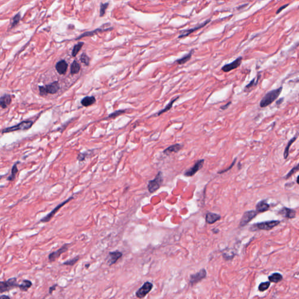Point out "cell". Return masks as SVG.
Masks as SVG:
<instances>
[{
	"mask_svg": "<svg viewBox=\"0 0 299 299\" xmlns=\"http://www.w3.org/2000/svg\"><path fill=\"white\" fill-rule=\"evenodd\" d=\"M280 221L279 220H269L254 224L250 228V231H255L257 230H270L278 225Z\"/></svg>",
	"mask_w": 299,
	"mask_h": 299,
	"instance_id": "2",
	"label": "cell"
},
{
	"mask_svg": "<svg viewBox=\"0 0 299 299\" xmlns=\"http://www.w3.org/2000/svg\"><path fill=\"white\" fill-rule=\"evenodd\" d=\"M11 102V96L9 94H5L0 97V107L2 109H5L10 105Z\"/></svg>",
	"mask_w": 299,
	"mask_h": 299,
	"instance_id": "23",
	"label": "cell"
},
{
	"mask_svg": "<svg viewBox=\"0 0 299 299\" xmlns=\"http://www.w3.org/2000/svg\"><path fill=\"white\" fill-rule=\"evenodd\" d=\"M57 286V284H56V285H54L52 286L51 287H50V288H49V294H50V295H51V294H52V293H53V292L56 290V288Z\"/></svg>",
	"mask_w": 299,
	"mask_h": 299,
	"instance_id": "44",
	"label": "cell"
},
{
	"mask_svg": "<svg viewBox=\"0 0 299 299\" xmlns=\"http://www.w3.org/2000/svg\"><path fill=\"white\" fill-rule=\"evenodd\" d=\"M33 124H34V122L31 121H23L15 126L4 128L2 130V133H7L15 131H18V130H28L32 126Z\"/></svg>",
	"mask_w": 299,
	"mask_h": 299,
	"instance_id": "5",
	"label": "cell"
},
{
	"mask_svg": "<svg viewBox=\"0 0 299 299\" xmlns=\"http://www.w3.org/2000/svg\"><path fill=\"white\" fill-rule=\"evenodd\" d=\"M242 61H243V57H239L237 59H236L234 61H233V62L223 66L221 67V70L224 73H228V72H230L233 70H235L240 66V65L242 63Z\"/></svg>",
	"mask_w": 299,
	"mask_h": 299,
	"instance_id": "11",
	"label": "cell"
},
{
	"mask_svg": "<svg viewBox=\"0 0 299 299\" xmlns=\"http://www.w3.org/2000/svg\"><path fill=\"white\" fill-rule=\"evenodd\" d=\"M80 69H81V67H80V64L77 61L74 60L71 65L70 70H71V74L74 75V74L78 73L80 70Z\"/></svg>",
	"mask_w": 299,
	"mask_h": 299,
	"instance_id": "30",
	"label": "cell"
},
{
	"mask_svg": "<svg viewBox=\"0 0 299 299\" xmlns=\"http://www.w3.org/2000/svg\"><path fill=\"white\" fill-rule=\"evenodd\" d=\"M74 199V197L73 196H71L69 198H68L67 199H66V201H64L63 202L61 203L60 204L58 205L53 211H51V212L50 213L48 214L47 216H46L45 217H44L43 218H42L40 221L41 222H42V223H47V222H49V221H50V220L54 217V216L56 214V213L63 207L66 204H67L68 202H69L70 201H71L72 199Z\"/></svg>",
	"mask_w": 299,
	"mask_h": 299,
	"instance_id": "8",
	"label": "cell"
},
{
	"mask_svg": "<svg viewBox=\"0 0 299 299\" xmlns=\"http://www.w3.org/2000/svg\"><path fill=\"white\" fill-rule=\"evenodd\" d=\"M299 176H298V177H297V179H296V183H297L298 184H299Z\"/></svg>",
	"mask_w": 299,
	"mask_h": 299,
	"instance_id": "49",
	"label": "cell"
},
{
	"mask_svg": "<svg viewBox=\"0 0 299 299\" xmlns=\"http://www.w3.org/2000/svg\"><path fill=\"white\" fill-rule=\"evenodd\" d=\"M207 276V271L205 269L203 268L201 269L198 272L192 274L189 277V283L191 286H194L195 285L201 281H202L203 279H205Z\"/></svg>",
	"mask_w": 299,
	"mask_h": 299,
	"instance_id": "6",
	"label": "cell"
},
{
	"mask_svg": "<svg viewBox=\"0 0 299 299\" xmlns=\"http://www.w3.org/2000/svg\"><path fill=\"white\" fill-rule=\"evenodd\" d=\"M32 286V283L29 280H24L21 284L19 285V288L22 292H27Z\"/></svg>",
	"mask_w": 299,
	"mask_h": 299,
	"instance_id": "28",
	"label": "cell"
},
{
	"mask_svg": "<svg viewBox=\"0 0 299 299\" xmlns=\"http://www.w3.org/2000/svg\"><path fill=\"white\" fill-rule=\"evenodd\" d=\"M83 45H84L83 42H80L74 46L73 51H72V56L73 57H76L77 56V54L78 53V52L80 51V50H81V49L82 48Z\"/></svg>",
	"mask_w": 299,
	"mask_h": 299,
	"instance_id": "34",
	"label": "cell"
},
{
	"mask_svg": "<svg viewBox=\"0 0 299 299\" xmlns=\"http://www.w3.org/2000/svg\"><path fill=\"white\" fill-rule=\"evenodd\" d=\"M283 276L282 274L278 272H275L271 274L268 277V279L270 282L272 283H278L283 280Z\"/></svg>",
	"mask_w": 299,
	"mask_h": 299,
	"instance_id": "24",
	"label": "cell"
},
{
	"mask_svg": "<svg viewBox=\"0 0 299 299\" xmlns=\"http://www.w3.org/2000/svg\"><path fill=\"white\" fill-rule=\"evenodd\" d=\"M297 138H298V134L296 136H294L292 139H290L286 147L285 148L284 152H283V158H284L285 160H286L288 158L289 154V149H290V147L293 144V143L297 140Z\"/></svg>",
	"mask_w": 299,
	"mask_h": 299,
	"instance_id": "25",
	"label": "cell"
},
{
	"mask_svg": "<svg viewBox=\"0 0 299 299\" xmlns=\"http://www.w3.org/2000/svg\"><path fill=\"white\" fill-rule=\"evenodd\" d=\"M47 94H54L58 92L60 89V84L58 81H54L50 84L44 86Z\"/></svg>",
	"mask_w": 299,
	"mask_h": 299,
	"instance_id": "21",
	"label": "cell"
},
{
	"mask_svg": "<svg viewBox=\"0 0 299 299\" xmlns=\"http://www.w3.org/2000/svg\"><path fill=\"white\" fill-rule=\"evenodd\" d=\"M283 101H284V98H281L280 99H279L278 101H276V105H280L283 102Z\"/></svg>",
	"mask_w": 299,
	"mask_h": 299,
	"instance_id": "46",
	"label": "cell"
},
{
	"mask_svg": "<svg viewBox=\"0 0 299 299\" xmlns=\"http://www.w3.org/2000/svg\"><path fill=\"white\" fill-rule=\"evenodd\" d=\"M2 298H8V299H9L10 298L9 296H5V295L1 296H0V299H2Z\"/></svg>",
	"mask_w": 299,
	"mask_h": 299,
	"instance_id": "48",
	"label": "cell"
},
{
	"mask_svg": "<svg viewBox=\"0 0 299 299\" xmlns=\"http://www.w3.org/2000/svg\"><path fill=\"white\" fill-rule=\"evenodd\" d=\"M270 209V205L268 203L266 200L259 201L256 205V211L258 213H263L268 211Z\"/></svg>",
	"mask_w": 299,
	"mask_h": 299,
	"instance_id": "17",
	"label": "cell"
},
{
	"mask_svg": "<svg viewBox=\"0 0 299 299\" xmlns=\"http://www.w3.org/2000/svg\"><path fill=\"white\" fill-rule=\"evenodd\" d=\"M221 217L220 214L212 212L208 213L206 214L205 217L206 222L209 224H213L216 222L219 221L221 219Z\"/></svg>",
	"mask_w": 299,
	"mask_h": 299,
	"instance_id": "20",
	"label": "cell"
},
{
	"mask_svg": "<svg viewBox=\"0 0 299 299\" xmlns=\"http://www.w3.org/2000/svg\"><path fill=\"white\" fill-rule=\"evenodd\" d=\"M19 287L16 278H12L5 282L0 281V294L8 292L14 288Z\"/></svg>",
	"mask_w": 299,
	"mask_h": 299,
	"instance_id": "4",
	"label": "cell"
},
{
	"mask_svg": "<svg viewBox=\"0 0 299 299\" xmlns=\"http://www.w3.org/2000/svg\"><path fill=\"white\" fill-rule=\"evenodd\" d=\"M270 282L269 281L262 282L259 284V285L258 286V290L261 292H265L269 289V288L270 287Z\"/></svg>",
	"mask_w": 299,
	"mask_h": 299,
	"instance_id": "33",
	"label": "cell"
},
{
	"mask_svg": "<svg viewBox=\"0 0 299 299\" xmlns=\"http://www.w3.org/2000/svg\"><path fill=\"white\" fill-rule=\"evenodd\" d=\"M1 178H2V176H1V175H0V179H1Z\"/></svg>",
	"mask_w": 299,
	"mask_h": 299,
	"instance_id": "51",
	"label": "cell"
},
{
	"mask_svg": "<svg viewBox=\"0 0 299 299\" xmlns=\"http://www.w3.org/2000/svg\"><path fill=\"white\" fill-rule=\"evenodd\" d=\"M237 158H235L234 160V161H233V163H231V164L230 166V167H228L227 169H225V170H222V171H218V173H219V174H221V173H224V172H227V171L230 170H231V168L234 167V166L235 164L236 161H237Z\"/></svg>",
	"mask_w": 299,
	"mask_h": 299,
	"instance_id": "40",
	"label": "cell"
},
{
	"mask_svg": "<svg viewBox=\"0 0 299 299\" xmlns=\"http://www.w3.org/2000/svg\"><path fill=\"white\" fill-rule=\"evenodd\" d=\"M163 182V176L162 172L160 171L153 180L148 181L147 189L150 193H153L160 189Z\"/></svg>",
	"mask_w": 299,
	"mask_h": 299,
	"instance_id": "3",
	"label": "cell"
},
{
	"mask_svg": "<svg viewBox=\"0 0 299 299\" xmlns=\"http://www.w3.org/2000/svg\"><path fill=\"white\" fill-rule=\"evenodd\" d=\"M258 212L256 211H247L244 213L243 214L242 218H241L240 224H239V228H241L243 227L246 226L250 221H252L253 219H254L256 216H257Z\"/></svg>",
	"mask_w": 299,
	"mask_h": 299,
	"instance_id": "7",
	"label": "cell"
},
{
	"mask_svg": "<svg viewBox=\"0 0 299 299\" xmlns=\"http://www.w3.org/2000/svg\"><path fill=\"white\" fill-rule=\"evenodd\" d=\"M68 68V64L65 60H60L57 63L56 65V69L59 74H64Z\"/></svg>",
	"mask_w": 299,
	"mask_h": 299,
	"instance_id": "19",
	"label": "cell"
},
{
	"mask_svg": "<svg viewBox=\"0 0 299 299\" xmlns=\"http://www.w3.org/2000/svg\"><path fill=\"white\" fill-rule=\"evenodd\" d=\"M211 21V19H209L208 20H206V21H205L203 23L201 24V25H198V26L196 27H195L193 28H192L191 29H189V30H186V31H183L182 33L181 34V35L179 36V38H184V37H186L188 35H189L190 34H191L192 33H193V32L199 29L200 28H203L205 26H206L209 23V22Z\"/></svg>",
	"mask_w": 299,
	"mask_h": 299,
	"instance_id": "16",
	"label": "cell"
},
{
	"mask_svg": "<svg viewBox=\"0 0 299 299\" xmlns=\"http://www.w3.org/2000/svg\"><path fill=\"white\" fill-rule=\"evenodd\" d=\"M89 265H90V264H88V265H86V268H89Z\"/></svg>",
	"mask_w": 299,
	"mask_h": 299,
	"instance_id": "50",
	"label": "cell"
},
{
	"mask_svg": "<svg viewBox=\"0 0 299 299\" xmlns=\"http://www.w3.org/2000/svg\"><path fill=\"white\" fill-rule=\"evenodd\" d=\"M109 5L108 3H102L100 6V16H103L105 15V11Z\"/></svg>",
	"mask_w": 299,
	"mask_h": 299,
	"instance_id": "38",
	"label": "cell"
},
{
	"mask_svg": "<svg viewBox=\"0 0 299 299\" xmlns=\"http://www.w3.org/2000/svg\"><path fill=\"white\" fill-rule=\"evenodd\" d=\"M212 231L213 232L214 234H217L218 232H219V230L217 229V228H213L212 230Z\"/></svg>",
	"mask_w": 299,
	"mask_h": 299,
	"instance_id": "47",
	"label": "cell"
},
{
	"mask_svg": "<svg viewBox=\"0 0 299 299\" xmlns=\"http://www.w3.org/2000/svg\"><path fill=\"white\" fill-rule=\"evenodd\" d=\"M109 25V24H105L104 25H103L101 28H99V29H97L96 30H95V31H91V32H85L84 34H83V35H81V36H80L77 39H81L82 38H84V37H86V36H93L95 34H97L96 32H104V31H110V30H112V28H110V27H107Z\"/></svg>",
	"mask_w": 299,
	"mask_h": 299,
	"instance_id": "15",
	"label": "cell"
},
{
	"mask_svg": "<svg viewBox=\"0 0 299 299\" xmlns=\"http://www.w3.org/2000/svg\"><path fill=\"white\" fill-rule=\"evenodd\" d=\"M179 96H178V97H176V98H175L173 99L171 101V102H170V103H168V105L166 106V108H164L163 109H162L161 111H160V112L157 113V115H158V116H160V115H162L163 113H166V112H168L169 110H170L171 108H172V106H173V104L175 102V101H176L177 99H179Z\"/></svg>",
	"mask_w": 299,
	"mask_h": 299,
	"instance_id": "32",
	"label": "cell"
},
{
	"mask_svg": "<svg viewBox=\"0 0 299 299\" xmlns=\"http://www.w3.org/2000/svg\"><path fill=\"white\" fill-rule=\"evenodd\" d=\"M193 50H191L188 54H186L185 56H184L183 57H181V59L176 60V62L179 64V65H181V64H185L186 62H188V61H189L192 57V56L193 53Z\"/></svg>",
	"mask_w": 299,
	"mask_h": 299,
	"instance_id": "29",
	"label": "cell"
},
{
	"mask_svg": "<svg viewBox=\"0 0 299 299\" xmlns=\"http://www.w3.org/2000/svg\"><path fill=\"white\" fill-rule=\"evenodd\" d=\"M279 214L286 218L292 219L296 217V211L292 209L283 207L279 211Z\"/></svg>",
	"mask_w": 299,
	"mask_h": 299,
	"instance_id": "14",
	"label": "cell"
},
{
	"mask_svg": "<svg viewBox=\"0 0 299 299\" xmlns=\"http://www.w3.org/2000/svg\"><path fill=\"white\" fill-rule=\"evenodd\" d=\"M21 19V15L19 14H18L16 15L15 16V17L13 19V22L12 23V26H15L16 25L18 24Z\"/></svg>",
	"mask_w": 299,
	"mask_h": 299,
	"instance_id": "41",
	"label": "cell"
},
{
	"mask_svg": "<svg viewBox=\"0 0 299 299\" xmlns=\"http://www.w3.org/2000/svg\"><path fill=\"white\" fill-rule=\"evenodd\" d=\"M123 256V254L119 251H115L113 252H110L108 256V265L109 266H112V265L116 263V262L121 258V257Z\"/></svg>",
	"mask_w": 299,
	"mask_h": 299,
	"instance_id": "13",
	"label": "cell"
},
{
	"mask_svg": "<svg viewBox=\"0 0 299 299\" xmlns=\"http://www.w3.org/2000/svg\"><path fill=\"white\" fill-rule=\"evenodd\" d=\"M39 91H40V95L41 96H44V95H47L44 86H39Z\"/></svg>",
	"mask_w": 299,
	"mask_h": 299,
	"instance_id": "42",
	"label": "cell"
},
{
	"mask_svg": "<svg viewBox=\"0 0 299 299\" xmlns=\"http://www.w3.org/2000/svg\"><path fill=\"white\" fill-rule=\"evenodd\" d=\"M19 163V162H17L16 163H15L12 168V170H11V174L10 176H9L8 178H7V180L9 181H14L15 179V177H16V175L18 172V169L17 168V164Z\"/></svg>",
	"mask_w": 299,
	"mask_h": 299,
	"instance_id": "31",
	"label": "cell"
},
{
	"mask_svg": "<svg viewBox=\"0 0 299 299\" xmlns=\"http://www.w3.org/2000/svg\"><path fill=\"white\" fill-rule=\"evenodd\" d=\"M79 259H80V256H76L75 258H74L73 259H71L70 260H68L64 262L63 264L64 265H67V266H73L74 264H76L78 261Z\"/></svg>",
	"mask_w": 299,
	"mask_h": 299,
	"instance_id": "36",
	"label": "cell"
},
{
	"mask_svg": "<svg viewBox=\"0 0 299 299\" xmlns=\"http://www.w3.org/2000/svg\"><path fill=\"white\" fill-rule=\"evenodd\" d=\"M205 163V160L204 159H201L198 160L193 167H191L189 170H186L184 173V176L186 177H191L195 175L198 171L201 170L204 165Z\"/></svg>",
	"mask_w": 299,
	"mask_h": 299,
	"instance_id": "10",
	"label": "cell"
},
{
	"mask_svg": "<svg viewBox=\"0 0 299 299\" xmlns=\"http://www.w3.org/2000/svg\"><path fill=\"white\" fill-rule=\"evenodd\" d=\"M153 288V284L150 282H145L143 285L136 292V296L138 299H142L148 295Z\"/></svg>",
	"mask_w": 299,
	"mask_h": 299,
	"instance_id": "9",
	"label": "cell"
},
{
	"mask_svg": "<svg viewBox=\"0 0 299 299\" xmlns=\"http://www.w3.org/2000/svg\"><path fill=\"white\" fill-rule=\"evenodd\" d=\"M289 4H286V5H285L282 6H281L280 8H279V9L277 11L276 14H279V12H281L283 9H284L285 8H286V7H288V6H289Z\"/></svg>",
	"mask_w": 299,
	"mask_h": 299,
	"instance_id": "45",
	"label": "cell"
},
{
	"mask_svg": "<svg viewBox=\"0 0 299 299\" xmlns=\"http://www.w3.org/2000/svg\"><path fill=\"white\" fill-rule=\"evenodd\" d=\"M282 89L283 87L280 86L277 89L271 90L267 92L260 101V107L262 108H266L273 103L280 95Z\"/></svg>",
	"mask_w": 299,
	"mask_h": 299,
	"instance_id": "1",
	"label": "cell"
},
{
	"mask_svg": "<svg viewBox=\"0 0 299 299\" xmlns=\"http://www.w3.org/2000/svg\"><path fill=\"white\" fill-rule=\"evenodd\" d=\"M260 77H261V75H260V73H258V75L256 76V77H255L254 78H253L248 84H247V86H245L244 88V92H251L252 91V89H254V88L256 87L258 84V82L260 78Z\"/></svg>",
	"mask_w": 299,
	"mask_h": 299,
	"instance_id": "18",
	"label": "cell"
},
{
	"mask_svg": "<svg viewBox=\"0 0 299 299\" xmlns=\"http://www.w3.org/2000/svg\"><path fill=\"white\" fill-rule=\"evenodd\" d=\"M126 111L125 110H119V111H116L113 113H112L111 114H110L106 119H113V118H115L121 115H122L123 113H125Z\"/></svg>",
	"mask_w": 299,
	"mask_h": 299,
	"instance_id": "35",
	"label": "cell"
},
{
	"mask_svg": "<svg viewBox=\"0 0 299 299\" xmlns=\"http://www.w3.org/2000/svg\"><path fill=\"white\" fill-rule=\"evenodd\" d=\"M80 61L86 66H89V58L86 53L82 54V55L80 57Z\"/></svg>",
	"mask_w": 299,
	"mask_h": 299,
	"instance_id": "39",
	"label": "cell"
},
{
	"mask_svg": "<svg viewBox=\"0 0 299 299\" xmlns=\"http://www.w3.org/2000/svg\"><path fill=\"white\" fill-rule=\"evenodd\" d=\"M70 245V244H65L60 248H59L57 251L50 253L49 255V257H48L49 261L50 262H54V261H55L57 258H59L60 257V256L62 254H63L64 253H66L68 250L69 246Z\"/></svg>",
	"mask_w": 299,
	"mask_h": 299,
	"instance_id": "12",
	"label": "cell"
},
{
	"mask_svg": "<svg viewBox=\"0 0 299 299\" xmlns=\"http://www.w3.org/2000/svg\"><path fill=\"white\" fill-rule=\"evenodd\" d=\"M231 104V101H230V102H227L226 104H225V105H224L221 106L220 108V109L221 110L225 111V110H226V109H227L228 108V107L230 106V105Z\"/></svg>",
	"mask_w": 299,
	"mask_h": 299,
	"instance_id": "43",
	"label": "cell"
},
{
	"mask_svg": "<svg viewBox=\"0 0 299 299\" xmlns=\"http://www.w3.org/2000/svg\"><path fill=\"white\" fill-rule=\"evenodd\" d=\"M236 255V253L234 251V249L227 248L223 251V256L225 260H230L234 258V256Z\"/></svg>",
	"mask_w": 299,
	"mask_h": 299,
	"instance_id": "27",
	"label": "cell"
},
{
	"mask_svg": "<svg viewBox=\"0 0 299 299\" xmlns=\"http://www.w3.org/2000/svg\"><path fill=\"white\" fill-rule=\"evenodd\" d=\"M96 102V99L94 96H86L81 100V104L85 107H88L92 105Z\"/></svg>",
	"mask_w": 299,
	"mask_h": 299,
	"instance_id": "26",
	"label": "cell"
},
{
	"mask_svg": "<svg viewBox=\"0 0 299 299\" xmlns=\"http://www.w3.org/2000/svg\"><path fill=\"white\" fill-rule=\"evenodd\" d=\"M182 147L183 145L181 144H173L165 149L163 151V153L166 155H170L172 153H178L182 148Z\"/></svg>",
	"mask_w": 299,
	"mask_h": 299,
	"instance_id": "22",
	"label": "cell"
},
{
	"mask_svg": "<svg viewBox=\"0 0 299 299\" xmlns=\"http://www.w3.org/2000/svg\"><path fill=\"white\" fill-rule=\"evenodd\" d=\"M299 171V164H298L296 166H295V167H293L290 171H289L288 172V173L285 176V178L286 179H289L290 176H292L294 173H295L296 172H297L298 171Z\"/></svg>",
	"mask_w": 299,
	"mask_h": 299,
	"instance_id": "37",
	"label": "cell"
}]
</instances>
